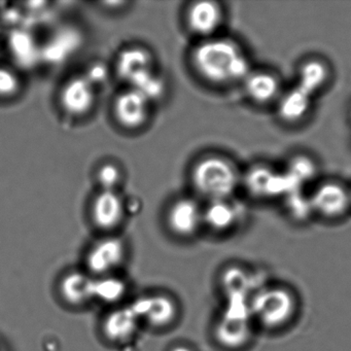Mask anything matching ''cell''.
<instances>
[{"label":"cell","instance_id":"17","mask_svg":"<svg viewBox=\"0 0 351 351\" xmlns=\"http://www.w3.org/2000/svg\"><path fill=\"white\" fill-rule=\"evenodd\" d=\"M143 320L155 326L165 328L178 317L176 301L167 295H154L143 297Z\"/></svg>","mask_w":351,"mask_h":351},{"label":"cell","instance_id":"15","mask_svg":"<svg viewBox=\"0 0 351 351\" xmlns=\"http://www.w3.org/2000/svg\"><path fill=\"white\" fill-rule=\"evenodd\" d=\"M125 205L120 195L114 191H102L93 205V219L104 230H112L122 223Z\"/></svg>","mask_w":351,"mask_h":351},{"label":"cell","instance_id":"14","mask_svg":"<svg viewBox=\"0 0 351 351\" xmlns=\"http://www.w3.org/2000/svg\"><path fill=\"white\" fill-rule=\"evenodd\" d=\"M241 208L230 199L209 201L203 209V223L213 231L226 232L233 229L241 217Z\"/></svg>","mask_w":351,"mask_h":351},{"label":"cell","instance_id":"4","mask_svg":"<svg viewBox=\"0 0 351 351\" xmlns=\"http://www.w3.org/2000/svg\"><path fill=\"white\" fill-rule=\"evenodd\" d=\"M250 302L230 298L229 305L215 326V335L221 346L235 349L244 346L252 335Z\"/></svg>","mask_w":351,"mask_h":351},{"label":"cell","instance_id":"6","mask_svg":"<svg viewBox=\"0 0 351 351\" xmlns=\"http://www.w3.org/2000/svg\"><path fill=\"white\" fill-rule=\"evenodd\" d=\"M126 254L124 242L116 237L98 241L87 256L88 269L94 274L108 276L122 264Z\"/></svg>","mask_w":351,"mask_h":351},{"label":"cell","instance_id":"5","mask_svg":"<svg viewBox=\"0 0 351 351\" xmlns=\"http://www.w3.org/2000/svg\"><path fill=\"white\" fill-rule=\"evenodd\" d=\"M309 198L313 213L326 219H339L351 207V191L334 180L318 184Z\"/></svg>","mask_w":351,"mask_h":351},{"label":"cell","instance_id":"18","mask_svg":"<svg viewBox=\"0 0 351 351\" xmlns=\"http://www.w3.org/2000/svg\"><path fill=\"white\" fill-rule=\"evenodd\" d=\"M117 71L121 79L131 85L141 75L153 71L152 55L145 49H127L119 56L117 61Z\"/></svg>","mask_w":351,"mask_h":351},{"label":"cell","instance_id":"24","mask_svg":"<svg viewBox=\"0 0 351 351\" xmlns=\"http://www.w3.org/2000/svg\"><path fill=\"white\" fill-rule=\"evenodd\" d=\"M248 277L239 269H231L227 271L223 277V287L231 297L246 298L248 287Z\"/></svg>","mask_w":351,"mask_h":351},{"label":"cell","instance_id":"21","mask_svg":"<svg viewBox=\"0 0 351 351\" xmlns=\"http://www.w3.org/2000/svg\"><path fill=\"white\" fill-rule=\"evenodd\" d=\"M12 56L22 66L29 67L38 59V47L36 40L27 32H15L9 42Z\"/></svg>","mask_w":351,"mask_h":351},{"label":"cell","instance_id":"16","mask_svg":"<svg viewBox=\"0 0 351 351\" xmlns=\"http://www.w3.org/2000/svg\"><path fill=\"white\" fill-rule=\"evenodd\" d=\"M314 96L306 90L295 86L289 91L285 92L279 98L278 116L283 122L295 124L301 122L307 117L312 108V100Z\"/></svg>","mask_w":351,"mask_h":351},{"label":"cell","instance_id":"26","mask_svg":"<svg viewBox=\"0 0 351 351\" xmlns=\"http://www.w3.org/2000/svg\"><path fill=\"white\" fill-rule=\"evenodd\" d=\"M98 182L104 191H114L121 180V171L114 164H106L97 174Z\"/></svg>","mask_w":351,"mask_h":351},{"label":"cell","instance_id":"9","mask_svg":"<svg viewBox=\"0 0 351 351\" xmlns=\"http://www.w3.org/2000/svg\"><path fill=\"white\" fill-rule=\"evenodd\" d=\"M149 100L141 92L129 89L114 102L117 119L123 126L134 129L143 126L149 116Z\"/></svg>","mask_w":351,"mask_h":351},{"label":"cell","instance_id":"28","mask_svg":"<svg viewBox=\"0 0 351 351\" xmlns=\"http://www.w3.org/2000/svg\"><path fill=\"white\" fill-rule=\"evenodd\" d=\"M170 351H192V349L189 347L184 346V345H180V346L173 347Z\"/></svg>","mask_w":351,"mask_h":351},{"label":"cell","instance_id":"27","mask_svg":"<svg viewBox=\"0 0 351 351\" xmlns=\"http://www.w3.org/2000/svg\"><path fill=\"white\" fill-rule=\"evenodd\" d=\"M297 191H293L291 194L293 195V198H289V209L291 211V215L298 219H307L313 213L312 209L311 202H310L309 197L307 198H299L297 197Z\"/></svg>","mask_w":351,"mask_h":351},{"label":"cell","instance_id":"12","mask_svg":"<svg viewBox=\"0 0 351 351\" xmlns=\"http://www.w3.org/2000/svg\"><path fill=\"white\" fill-rule=\"evenodd\" d=\"M141 322V316L131 304L110 312L104 319L102 330L112 342H126L134 336Z\"/></svg>","mask_w":351,"mask_h":351},{"label":"cell","instance_id":"25","mask_svg":"<svg viewBox=\"0 0 351 351\" xmlns=\"http://www.w3.org/2000/svg\"><path fill=\"white\" fill-rule=\"evenodd\" d=\"M20 89L18 75L8 67L0 66V98L15 95Z\"/></svg>","mask_w":351,"mask_h":351},{"label":"cell","instance_id":"19","mask_svg":"<svg viewBox=\"0 0 351 351\" xmlns=\"http://www.w3.org/2000/svg\"><path fill=\"white\" fill-rule=\"evenodd\" d=\"M94 278L83 272H71L63 277L60 285L63 299L73 306H81L94 300Z\"/></svg>","mask_w":351,"mask_h":351},{"label":"cell","instance_id":"3","mask_svg":"<svg viewBox=\"0 0 351 351\" xmlns=\"http://www.w3.org/2000/svg\"><path fill=\"white\" fill-rule=\"evenodd\" d=\"M297 309L291 291L281 287H269L256 291L250 301V311L262 326L277 328L291 322Z\"/></svg>","mask_w":351,"mask_h":351},{"label":"cell","instance_id":"22","mask_svg":"<svg viewBox=\"0 0 351 351\" xmlns=\"http://www.w3.org/2000/svg\"><path fill=\"white\" fill-rule=\"evenodd\" d=\"M126 283L118 277L101 276L94 278L93 298L104 303H116L126 293Z\"/></svg>","mask_w":351,"mask_h":351},{"label":"cell","instance_id":"23","mask_svg":"<svg viewBox=\"0 0 351 351\" xmlns=\"http://www.w3.org/2000/svg\"><path fill=\"white\" fill-rule=\"evenodd\" d=\"M316 166L311 159L305 156H298L291 160L289 166V170L285 172L293 188L297 190V186L309 182L315 176Z\"/></svg>","mask_w":351,"mask_h":351},{"label":"cell","instance_id":"7","mask_svg":"<svg viewBox=\"0 0 351 351\" xmlns=\"http://www.w3.org/2000/svg\"><path fill=\"white\" fill-rule=\"evenodd\" d=\"M244 184L248 192L258 197H272L295 191L285 174H279L266 166H256L246 173Z\"/></svg>","mask_w":351,"mask_h":351},{"label":"cell","instance_id":"10","mask_svg":"<svg viewBox=\"0 0 351 351\" xmlns=\"http://www.w3.org/2000/svg\"><path fill=\"white\" fill-rule=\"evenodd\" d=\"M203 223V209L192 199L176 201L168 213V225L176 235L188 237Z\"/></svg>","mask_w":351,"mask_h":351},{"label":"cell","instance_id":"8","mask_svg":"<svg viewBox=\"0 0 351 351\" xmlns=\"http://www.w3.org/2000/svg\"><path fill=\"white\" fill-rule=\"evenodd\" d=\"M95 86L87 77H77L67 82L61 93L63 108L73 116H83L93 108Z\"/></svg>","mask_w":351,"mask_h":351},{"label":"cell","instance_id":"13","mask_svg":"<svg viewBox=\"0 0 351 351\" xmlns=\"http://www.w3.org/2000/svg\"><path fill=\"white\" fill-rule=\"evenodd\" d=\"M246 95L256 104H269L281 97L278 77L269 71H252L243 81Z\"/></svg>","mask_w":351,"mask_h":351},{"label":"cell","instance_id":"20","mask_svg":"<svg viewBox=\"0 0 351 351\" xmlns=\"http://www.w3.org/2000/svg\"><path fill=\"white\" fill-rule=\"evenodd\" d=\"M330 71L324 61L310 59L300 67L297 85L315 96L328 83Z\"/></svg>","mask_w":351,"mask_h":351},{"label":"cell","instance_id":"1","mask_svg":"<svg viewBox=\"0 0 351 351\" xmlns=\"http://www.w3.org/2000/svg\"><path fill=\"white\" fill-rule=\"evenodd\" d=\"M197 73L209 83L229 85L243 82L252 73V65L243 49L226 38H206L193 54Z\"/></svg>","mask_w":351,"mask_h":351},{"label":"cell","instance_id":"2","mask_svg":"<svg viewBox=\"0 0 351 351\" xmlns=\"http://www.w3.org/2000/svg\"><path fill=\"white\" fill-rule=\"evenodd\" d=\"M193 184L209 201L230 199L241 184L239 170L233 162L221 156H208L195 165Z\"/></svg>","mask_w":351,"mask_h":351},{"label":"cell","instance_id":"11","mask_svg":"<svg viewBox=\"0 0 351 351\" xmlns=\"http://www.w3.org/2000/svg\"><path fill=\"white\" fill-rule=\"evenodd\" d=\"M223 21V9L215 1H198L188 12V24L191 30L206 38H210L219 29Z\"/></svg>","mask_w":351,"mask_h":351}]
</instances>
